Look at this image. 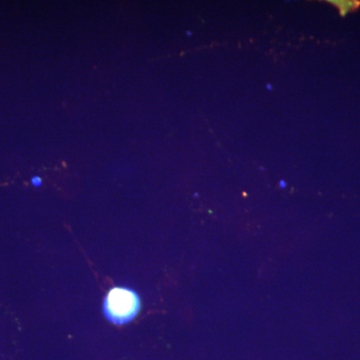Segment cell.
I'll return each instance as SVG.
<instances>
[{
  "label": "cell",
  "instance_id": "obj_1",
  "mask_svg": "<svg viewBox=\"0 0 360 360\" xmlns=\"http://www.w3.org/2000/svg\"><path fill=\"white\" fill-rule=\"evenodd\" d=\"M141 309V300L134 291L115 288L103 302V311L108 321L122 326L131 321Z\"/></svg>",
  "mask_w": 360,
  "mask_h": 360
},
{
  "label": "cell",
  "instance_id": "obj_2",
  "mask_svg": "<svg viewBox=\"0 0 360 360\" xmlns=\"http://www.w3.org/2000/svg\"><path fill=\"white\" fill-rule=\"evenodd\" d=\"M32 184L33 186L39 187L42 184V179L39 176L32 177Z\"/></svg>",
  "mask_w": 360,
  "mask_h": 360
},
{
  "label": "cell",
  "instance_id": "obj_3",
  "mask_svg": "<svg viewBox=\"0 0 360 360\" xmlns=\"http://www.w3.org/2000/svg\"><path fill=\"white\" fill-rule=\"evenodd\" d=\"M279 186H281V188H285L286 182L284 181V180H281V181H279Z\"/></svg>",
  "mask_w": 360,
  "mask_h": 360
},
{
  "label": "cell",
  "instance_id": "obj_4",
  "mask_svg": "<svg viewBox=\"0 0 360 360\" xmlns=\"http://www.w3.org/2000/svg\"><path fill=\"white\" fill-rule=\"evenodd\" d=\"M266 87H267V89H269V90H272V89H274V86H272V85H271V84H267V85H266Z\"/></svg>",
  "mask_w": 360,
  "mask_h": 360
},
{
  "label": "cell",
  "instance_id": "obj_5",
  "mask_svg": "<svg viewBox=\"0 0 360 360\" xmlns=\"http://www.w3.org/2000/svg\"><path fill=\"white\" fill-rule=\"evenodd\" d=\"M186 34L188 35V37H191V35L193 34V33H191V32H186Z\"/></svg>",
  "mask_w": 360,
  "mask_h": 360
}]
</instances>
